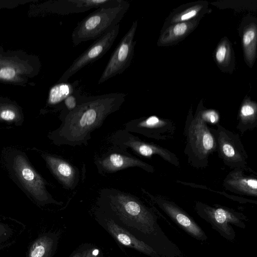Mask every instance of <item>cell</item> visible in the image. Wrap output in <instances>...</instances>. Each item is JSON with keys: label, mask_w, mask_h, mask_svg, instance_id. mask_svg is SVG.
<instances>
[{"label": "cell", "mask_w": 257, "mask_h": 257, "mask_svg": "<svg viewBox=\"0 0 257 257\" xmlns=\"http://www.w3.org/2000/svg\"><path fill=\"white\" fill-rule=\"evenodd\" d=\"M126 96V94L118 92L80 96L74 109L61 114V124L51 134V138L58 146H87L92 133L109 115L119 110Z\"/></svg>", "instance_id": "1"}, {"label": "cell", "mask_w": 257, "mask_h": 257, "mask_svg": "<svg viewBox=\"0 0 257 257\" xmlns=\"http://www.w3.org/2000/svg\"><path fill=\"white\" fill-rule=\"evenodd\" d=\"M94 211L146 244L147 238L155 233L156 218L153 210L139 198L127 192L112 188L101 189Z\"/></svg>", "instance_id": "2"}, {"label": "cell", "mask_w": 257, "mask_h": 257, "mask_svg": "<svg viewBox=\"0 0 257 257\" xmlns=\"http://www.w3.org/2000/svg\"><path fill=\"white\" fill-rule=\"evenodd\" d=\"M130 5L126 1L114 0L96 9L77 24L71 35L73 45L96 40L111 30L119 24Z\"/></svg>", "instance_id": "3"}, {"label": "cell", "mask_w": 257, "mask_h": 257, "mask_svg": "<svg viewBox=\"0 0 257 257\" xmlns=\"http://www.w3.org/2000/svg\"><path fill=\"white\" fill-rule=\"evenodd\" d=\"M184 135L186 146L184 150L187 162L192 167L205 168L209 156L217 150L215 138L207 124L190 110L185 121Z\"/></svg>", "instance_id": "4"}, {"label": "cell", "mask_w": 257, "mask_h": 257, "mask_svg": "<svg viewBox=\"0 0 257 257\" xmlns=\"http://www.w3.org/2000/svg\"><path fill=\"white\" fill-rule=\"evenodd\" d=\"M209 128L216 143V152L224 164L230 168H246L248 158L239 134L218 124Z\"/></svg>", "instance_id": "5"}, {"label": "cell", "mask_w": 257, "mask_h": 257, "mask_svg": "<svg viewBox=\"0 0 257 257\" xmlns=\"http://www.w3.org/2000/svg\"><path fill=\"white\" fill-rule=\"evenodd\" d=\"M109 140L112 146L126 151L131 149L138 156L151 158L158 155L176 167L180 166L177 155L169 150L157 144L144 141L125 129L116 131Z\"/></svg>", "instance_id": "6"}, {"label": "cell", "mask_w": 257, "mask_h": 257, "mask_svg": "<svg viewBox=\"0 0 257 257\" xmlns=\"http://www.w3.org/2000/svg\"><path fill=\"white\" fill-rule=\"evenodd\" d=\"M138 21H134L128 31L120 40L100 76L98 84L122 74L131 65L135 54L136 44L135 36Z\"/></svg>", "instance_id": "7"}, {"label": "cell", "mask_w": 257, "mask_h": 257, "mask_svg": "<svg viewBox=\"0 0 257 257\" xmlns=\"http://www.w3.org/2000/svg\"><path fill=\"white\" fill-rule=\"evenodd\" d=\"M94 163L101 175L115 173L128 168H140L153 173L154 167L131 154L127 151L112 146L100 156H96Z\"/></svg>", "instance_id": "8"}, {"label": "cell", "mask_w": 257, "mask_h": 257, "mask_svg": "<svg viewBox=\"0 0 257 257\" xmlns=\"http://www.w3.org/2000/svg\"><path fill=\"white\" fill-rule=\"evenodd\" d=\"M13 168L25 189L40 205L54 204L61 205L62 202L54 199L48 192L42 177L29 164L22 155H17L14 159Z\"/></svg>", "instance_id": "9"}, {"label": "cell", "mask_w": 257, "mask_h": 257, "mask_svg": "<svg viewBox=\"0 0 257 257\" xmlns=\"http://www.w3.org/2000/svg\"><path fill=\"white\" fill-rule=\"evenodd\" d=\"M195 209L200 216L210 223L228 239L234 235L230 223L240 227L244 225L242 220L244 219L245 216L227 207L218 204L211 206L197 201L195 203Z\"/></svg>", "instance_id": "10"}, {"label": "cell", "mask_w": 257, "mask_h": 257, "mask_svg": "<svg viewBox=\"0 0 257 257\" xmlns=\"http://www.w3.org/2000/svg\"><path fill=\"white\" fill-rule=\"evenodd\" d=\"M119 24L94 42L76 58L64 72L59 82H65L84 67L102 57L112 47L119 31Z\"/></svg>", "instance_id": "11"}, {"label": "cell", "mask_w": 257, "mask_h": 257, "mask_svg": "<svg viewBox=\"0 0 257 257\" xmlns=\"http://www.w3.org/2000/svg\"><path fill=\"white\" fill-rule=\"evenodd\" d=\"M125 130L156 140L173 139L176 130L171 120L151 115L134 119L126 122Z\"/></svg>", "instance_id": "12"}, {"label": "cell", "mask_w": 257, "mask_h": 257, "mask_svg": "<svg viewBox=\"0 0 257 257\" xmlns=\"http://www.w3.org/2000/svg\"><path fill=\"white\" fill-rule=\"evenodd\" d=\"M141 190L152 203L159 207L186 232L196 238L206 239L201 228L177 204L161 195H154L143 188Z\"/></svg>", "instance_id": "13"}, {"label": "cell", "mask_w": 257, "mask_h": 257, "mask_svg": "<svg viewBox=\"0 0 257 257\" xmlns=\"http://www.w3.org/2000/svg\"><path fill=\"white\" fill-rule=\"evenodd\" d=\"M94 215L98 223L119 244L152 257L158 256L151 246L137 238L111 219L96 211H94Z\"/></svg>", "instance_id": "14"}, {"label": "cell", "mask_w": 257, "mask_h": 257, "mask_svg": "<svg viewBox=\"0 0 257 257\" xmlns=\"http://www.w3.org/2000/svg\"><path fill=\"white\" fill-rule=\"evenodd\" d=\"M249 167L232 169L223 181L224 188L240 195L256 197L257 177Z\"/></svg>", "instance_id": "15"}, {"label": "cell", "mask_w": 257, "mask_h": 257, "mask_svg": "<svg viewBox=\"0 0 257 257\" xmlns=\"http://www.w3.org/2000/svg\"><path fill=\"white\" fill-rule=\"evenodd\" d=\"M43 157L51 172L67 190H73L79 183L80 172L78 168L66 160L57 156L44 154Z\"/></svg>", "instance_id": "16"}, {"label": "cell", "mask_w": 257, "mask_h": 257, "mask_svg": "<svg viewBox=\"0 0 257 257\" xmlns=\"http://www.w3.org/2000/svg\"><path fill=\"white\" fill-rule=\"evenodd\" d=\"M199 19L171 24L163 29L157 42L159 46L175 44L183 40L197 26Z\"/></svg>", "instance_id": "17"}, {"label": "cell", "mask_w": 257, "mask_h": 257, "mask_svg": "<svg viewBox=\"0 0 257 257\" xmlns=\"http://www.w3.org/2000/svg\"><path fill=\"white\" fill-rule=\"evenodd\" d=\"M59 236L54 232L40 234L31 242L26 257H53L57 250Z\"/></svg>", "instance_id": "18"}, {"label": "cell", "mask_w": 257, "mask_h": 257, "mask_svg": "<svg viewBox=\"0 0 257 257\" xmlns=\"http://www.w3.org/2000/svg\"><path fill=\"white\" fill-rule=\"evenodd\" d=\"M236 129L241 135L257 127V104L249 98L242 102L238 113Z\"/></svg>", "instance_id": "19"}, {"label": "cell", "mask_w": 257, "mask_h": 257, "mask_svg": "<svg viewBox=\"0 0 257 257\" xmlns=\"http://www.w3.org/2000/svg\"><path fill=\"white\" fill-rule=\"evenodd\" d=\"M207 4L202 2L189 4L181 9L178 8L169 16L163 28L174 23L199 19L198 17L207 12Z\"/></svg>", "instance_id": "20"}, {"label": "cell", "mask_w": 257, "mask_h": 257, "mask_svg": "<svg viewBox=\"0 0 257 257\" xmlns=\"http://www.w3.org/2000/svg\"><path fill=\"white\" fill-rule=\"evenodd\" d=\"M257 27L255 23L250 22L243 28L242 44L244 60L248 66L251 67L256 56Z\"/></svg>", "instance_id": "21"}, {"label": "cell", "mask_w": 257, "mask_h": 257, "mask_svg": "<svg viewBox=\"0 0 257 257\" xmlns=\"http://www.w3.org/2000/svg\"><path fill=\"white\" fill-rule=\"evenodd\" d=\"M214 59L219 68L224 72H232L234 67L233 48L228 39L223 38L217 46Z\"/></svg>", "instance_id": "22"}, {"label": "cell", "mask_w": 257, "mask_h": 257, "mask_svg": "<svg viewBox=\"0 0 257 257\" xmlns=\"http://www.w3.org/2000/svg\"><path fill=\"white\" fill-rule=\"evenodd\" d=\"M16 236V229L12 225L0 221V250L12 245Z\"/></svg>", "instance_id": "23"}, {"label": "cell", "mask_w": 257, "mask_h": 257, "mask_svg": "<svg viewBox=\"0 0 257 257\" xmlns=\"http://www.w3.org/2000/svg\"><path fill=\"white\" fill-rule=\"evenodd\" d=\"M53 87L50 92L49 101L52 104L60 102L65 99L69 95V93L64 92L66 90L69 89L67 84H61Z\"/></svg>", "instance_id": "24"}, {"label": "cell", "mask_w": 257, "mask_h": 257, "mask_svg": "<svg viewBox=\"0 0 257 257\" xmlns=\"http://www.w3.org/2000/svg\"><path fill=\"white\" fill-rule=\"evenodd\" d=\"M196 113L207 124L208 123L216 125L219 124L220 115L219 113L215 110L201 109L200 106L196 110Z\"/></svg>", "instance_id": "25"}, {"label": "cell", "mask_w": 257, "mask_h": 257, "mask_svg": "<svg viewBox=\"0 0 257 257\" xmlns=\"http://www.w3.org/2000/svg\"><path fill=\"white\" fill-rule=\"evenodd\" d=\"M182 184H184V185L185 184L186 185H190L191 186H193V187H196V188H198L206 189L207 190H210V191L214 192L215 193H218L219 194H220L222 195L225 196V197H226L229 199H233V200L237 201L240 202H245V203L246 202H250L252 203H253V202H254V201L253 200H248V199H247L245 198L244 199V198H240L239 197H237L235 196L230 195L225 192H221V191H215V190H211V189L207 188L206 187V186H204L203 185H198V184H195L194 183H186V182H182Z\"/></svg>", "instance_id": "26"}, {"label": "cell", "mask_w": 257, "mask_h": 257, "mask_svg": "<svg viewBox=\"0 0 257 257\" xmlns=\"http://www.w3.org/2000/svg\"><path fill=\"white\" fill-rule=\"evenodd\" d=\"M80 96L77 97L74 95L70 94L64 99V108L61 113H66L74 109L78 103Z\"/></svg>", "instance_id": "27"}, {"label": "cell", "mask_w": 257, "mask_h": 257, "mask_svg": "<svg viewBox=\"0 0 257 257\" xmlns=\"http://www.w3.org/2000/svg\"><path fill=\"white\" fill-rule=\"evenodd\" d=\"M91 245V244L87 243L82 244L73 251L70 257H85Z\"/></svg>", "instance_id": "28"}, {"label": "cell", "mask_w": 257, "mask_h": 257, "mask_svg": "<svg viewBox=\"0 0 257 257\" xmlns=\"http://www.w3.org/2000/svg\"><path fill=\"white\" fill-rule=\"evenodd\" d=\"M17 118V114L13 110L5 109L0 111V119L7 121H13Z\"/></svg>", "instance_id": "29"}, {"label": "cell", "mask_w": 257, "mask_h": 257, "mask_svg": "<svg viewBox=\"0 0 257 257\" xmlns=\"http://www.w3.org/2000/svg\"><path fill=\"white\" fill-rule=\"evenodd\" d=\"M16 72L11 67H5L0 70V78L4 79H11L15 75Z\"/></svg>", "instance_id": "30"}, {"label": "cell", "mask_w": 257, "mask_h": 257, "mask_svg": "<svg viewBox=\"0 0 257 257\" xmlns=\"http://www.w3.org/2000/svg\"><path fill=\"white\" fill-rule=\"evenodd\" d=\"M85 257H104L101 249L92 245L88 249Z\"/></svg>", "instance_id": "31"}]
</instances>
